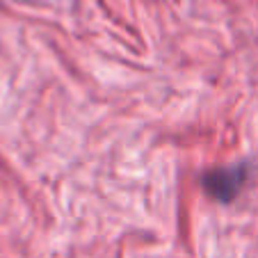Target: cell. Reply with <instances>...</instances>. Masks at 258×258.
Returning <instances> with one entry per match:
<instances>
[{
	"label": "cell",
	"mask_w": 258,
	"mask_h": 258,
	"mask_svg": "<svg viewBox=\"0 0 258 258\" xmlns=\"http://www.w3.org/2000/svg\"><path fill=\"white\" fill-rule=\"evenodd\" d=\"M244 180H247V167L233 165V167H224V169H215L210 174H206L201 183H204V190L213 199L222 201V204H229L242 190Z\"/></svg>",
	"instance_id": "obj_1"
}]
</instances>
